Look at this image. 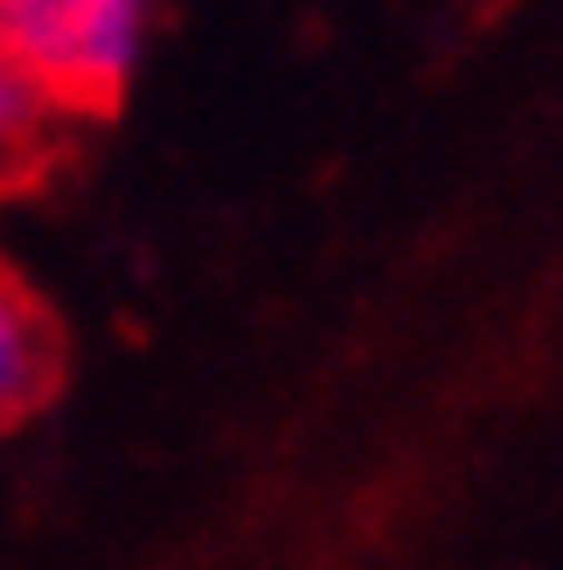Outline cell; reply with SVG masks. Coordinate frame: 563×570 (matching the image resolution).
Returning <instances> with one entry per match:
<instances>
[{"instance_id": "obj_1", "label": "cell", "mask_w": 563, "mask_h": 570, "mask_svg": "<svg viewBox=\"0 0 563 570\" xmlns=\"http://www.w3.org/2000/svg\"><path fill=\"white\" fill-rule=\"evenodd\" d=\"M147 42L139 0H0V49L49 83L56 105H111Z\"/></svg>"}, {"instance_id": "obj_2", "label": "cell", "mask_w": 563, "mask_h": 570, "mask_svg": "<svg viewBox=\"0 0 563 570\" xmlns=\"http://www.w3.org/2000/svg\"><path fill=\"white\" fill-rule=\"evenodd\" d=\"M63 383V334L28 278L0 258V432L28 424Z\"/></svg>"}, {"instance_id": "obj_3", "label": "cell", "mask_w": 563, "mask_h": 570, "mask_svg": "<svg viewBox=\"0 0 563 570\" xmlns=\"http://www.w3.org/2000/svg\"><path fill=\"white\" fill-rule=\"evenodd\" d=\"M56 105L49 83L36 70H21L8 49H0V188L21 181L28 167L49 154V132H56Z\"/></svg>"}]
</instances>
